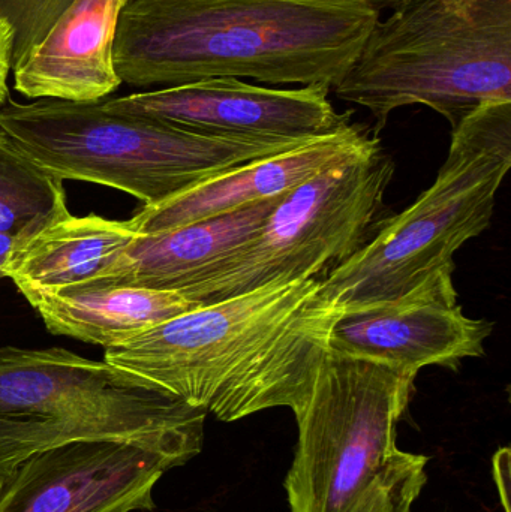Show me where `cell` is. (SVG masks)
Wrapping results in <instances>:
<instances>
[{
    "mask_svg": "<svg viewBox=\"0 0 511 512\" xmlns=\"http://www.w3.org/2000/svg\"><path fill=\"white\" fill-rule=\"evenodd\" d=\"M401 0H131L114 68L132 87L210 78L335 89Z\"/></svg>",
    "mask_w": 511,
    "mask_h": 512,
    "instance_id": "6da1fadb",
    "label": "cell"
},
{
    "mask_svg": "<svg viewBox=\"0 0 511 512\" xmlns=\"http://www.w3.org/2000/svg\"><path fill=\"white\" fill-rule=\"evenodd\" d=\"M317 291L318 279L269 283L161 322L104 361L224 423L293 411L339 316Z\"/></svg>",
    "mask_w": 511,
    "mask_h": 512,
    "instance_id": "7a4b0ae2",
    "label": "cell"
},
{
    "mask_svg": "<svg viewBox=\"0 0 511 512\" xmlns=\"http://www.w3.org/2000/svg\"><path fill=\"white\" fill-rule=\"evenodd\" d=\"M414 379L327 349L302 408L285 478L290 512H411L429 457L396 445Z\"/></svg>",
    "mask_w": 511,
    "mask_h": 512,
    "instance_id": "3957f363",
    "label": "cell"
},
{
    "mask_svg": "<svg viewBox=\"0 0 511 512\" xmlns=\"http://www.w3.org/2000/svg\"><path fill=\"white\" fill-rule=\"evenodd\" d=\"M207 411L149 379L63 348H0V478L35 454L120 441L186 465L203 450Z\"/></svg>",
    "mask_w": 511,
    "mask_h": 512,
    "instance_id": "277c9868",
    "label": "cell"
},
{
    "mask_svg": "<svg viewBox=\"0 0 511 512\" xmlns=\"http://www.w3.org/2000/svg\"><path fill=\"white\" fill-rule=\"evenodd\" d=\"M392 11L335 87L371 111L375 138L408 105L453 131L482 105L511 101V0H401Z\"/></svg>",
    "mask_w": 511,
    "mask_h": 512,
    "instance_id": "5b68a950",
    "label": "cell"
},
{
    "mask_svg": "<svg viewBox=\"0 0 511 512\" xmlns=\"http://www.w3.org/2000/svg\"><path fill=\"white\" fill-rule=\"evenodd\" d=\"M0 129L62 182L119 189L144 206L164 203L216 174L311 141L215 137L114 113L102 101L54 99L30 104L8 99L0 108Z\"/></svg>",
    "mask_w": 511,
    "mask_h": 512,
    "instance_id": "8992f818",
    "label": "cell"
},
{
    "mask_svg": "<svg viewBox=\"0 0 511 512\" xmlns=\"http://www.w3.org/2000/svg\"><path fill=\"white\" fill-rule=\"evenodd\" d=\"M511 167V101L488 102L452 131L431 188L407 210L377 224L359 251L318 279L317 297L341 313L387 303L435 271L455 268L456 252L488 230Z\"/></svg>",
    "mask_w": 511,
    "mask_h": 512,
    "instance_id": "52a82bcc",
    "label": "cell"
},
{
    "mask_svg": "<svg viewBox=\"0 0 511 512\" xmlns=\"http://www.w3.org/2000/svg\"><path fill=\"white\" fill-rule=\"evenodd\" d=\"M395 162L381 147L327 168L284 195L257 233L182 292L201 306L269 283L321 279L377 225Z\"/></svg>",
    "mask_w": 511,
    "mask_h": 512,
    "instance_id": "ba28073f",
    "label": "cell"
},
{
    "mask_svg": "<svg viewBox=\"0 0 511 512\" xmlns=\"http://www.w3.org/2000/svg\"><path fill=\"white\" fill-rule=\"evenodd\" d=\"M329 90L323 84L269 89L239 78H210L104 99L102 107L215 137L314 140L351 125L353 111L338 113Z\"/></svg>",
    "mask_w": 511,
    "mask_h": 512,
    "instance_id": "9c48e42d",
    "label": "cell"
},
{
    "mask_svg": "<svg viewBox=\"0 0 511 512\" xmlns=\"http://www.w3.org/2000/svg\"><path fill=\"white\" fill-rule=\"evenodd\" d=\"M453 271H435L396 300L341 313L330 331V349L414 381L425 367L456 370L465 358L483 357L494 324L465 315Z\"/></svg>",
    "mask_w": 511,
    "mask_h": 512,
    "instance_id": "30bf717a",
    "label": "cell"
},
{
    "mask_svg": "<svg viewBox=\"0 0 511 512\" xmlns=\"http://www.w3.org/2000/svg\"><path fill=\"white\" fill-rule=\"evenodd\" d=\"M170 459L120 441H81L35 454L0 478V512L153 511Z\"/></svg>",
    "mask_w": 511,
    "mask_h": 512,
    "instance_id": "8fae6325",
    "label": "cell"
},
{
    "mask_svg": "<svg viewBox=\"0 0 511 512\" xmlns=\"http://www.w3.org/2000/svg\"><path fill=\"white\" fill-rule=\"evenodd\" d=\"M378 147L380 138L369 137L363 126L351 123L302 146L216 174L164 203L144 206L129 222L138 233L156 236L219 218L287 194L327 168L368 155Z\"/></svg>",
    "mask_w": 511,
    "mask_h": 512,
    "instance_id": "7c38bea8",
    "label": "cell"
},
{
    "mask_svg": "<svg viewBox=\"0 0 511 512\" xmlns=\"http://www.w3.org/2000/svg\"><path fill=\"white\" fill-rule=\"evenodd\" d=\"M131 0H74L14 69V87L27 99L95 104L119 89L114 39Z\"/></svg>",
    "mask_w": 511,
    "mask_h": 512,
    "instance_id": "4fadbf2b",
    "label": "cell"
},
{
    "mask_svg": "<svg viewBox=\"0 0 511 512\" xmlns=\"http://www.w3.org/2000/svg\"><path fill=\"white\" fill-rule=\"evenodd\" d=\"M284 195L167 233L141 234L93 280L182 295L204 271L251 239Z\"/></svg>",
    "mask_w": 511,
    "mask_h": 512,
    "instance_id": "5bb4252c",
    "label": "cell"
},
{
    "mask_svg": "<svg viewBox=\"0 0 511 512\" xmlns=\"http://www.w3.org/2000/svg\"><path fill=\"white\" fill-rule=\"evenodd\" d=\"M23 297L50 333L105 349L125 345L149 328L201 307L177 292L99 280L54 291H27Z\"/></svg>",
    "mask_w": 511,
    "mask_h": 512,
    "instance_id": "9a60e30c",
    "label": "cell"
},
{
    "mask_svg": "<svg viewBox=\"0 0 511 512\" xmlns=\"http://www.w3.org/2000/svg\"><path fill=\"white\" fill-rule=\"evenodd\" d=\"M140 236L129 221L68 212L18 242L0 277L21 294L80 285L105 273Z\"/></svg>",
    "mask_w": 511,
    "mask_h": 512,
    "instance_id": "2e32d148",
    "label": "cell"
},
{
    "mask_svg": "<svg viewBox=\"0 0 511 512\" xmlns=\"http://www.w3.org/2000/svg\"><path fill=\"white\" fill-rule=\"evenodd\" d=\"M68 212L62 180L0 129V233L18 243Z\"/></svg>",
    "mask_w": 511,
    "mask_h": 512,
    "instance_id": "e0dca14e",
    "label": "cell"
},
{
    "mask_svg": "<svg viewBox=\"0 0 511 512\" xmlns=\"http://www.w3.org/2000/svg\"><path fill=\"white\" fill-rule=\"evenodd\" d=\"M74 0H0V18L11 26L12 71L23 62Z\"/></svg>",
    "mask_w": 511,
    "mask_h": 512,
    "instance_id": "ac0fdd59",
    "label": "cell"
},
{
    "mask_svg": "<svg viewBox=\"0 0 511 512\" xmlns=\"http://www.w3.org/2000/svg\"><path fill=\"white\" fill-rule=\"evenodd\" d=\"M12 44L14 33L11 26L0 18V108L8 101V77L12 71Z\"/></svg>",
    "mask_w": 511,
    "mask_h": 512,
    "instance_id": "d6986e66",
    "label": "cell"
},
{
    "mask_svg": "<svg viewBox=\"0 0 511 512\" xmlns=\"http://www.w3.org/2000/svg\"><path fill=\"white\" fill-rule=\"evenodd\" d=\"M494 480L503 501L504 511L510 512V450L503 448L494 457Z\"/></svg>",
    "mask_w": 511,
    "mask_h": 512,
    "instance_id": "ffe728a7",
    "label": "cell"
},
{
    "mask_svg": "<svg viewBox=\"0 0 511 512\" xmlns=\"http://www.w3.org/2000/svg\"><path fill=\"white\" fill-rule=\"evenodd\" d=\"M15 245H17L15 237L0 233V273H2L3 267H5L6 262H8L12 251H14Z\"/></svg>",
    "mask_w": 511,
    "mask_h": 512,
    "instance_id": "44dd1931",
    "label": "cell"
}]
</instances>
